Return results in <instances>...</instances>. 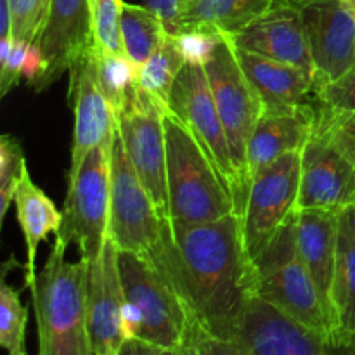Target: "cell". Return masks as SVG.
Returning <instances> with one entry per match:
<instances>
[{"label": "cell", "mask_w": 355, "mask_h": 355, "mask_svg": "<svg viewBox=\"0 0 355 355\" xmlns=\"http://www.w3.org/2000/svg\"><path fill=\"white\" fill-rule=\"evenodd\" d=\"M33 44L44 54L47 69L31 89L44 92L71 71L94 45L90 0H52L44 28Z\"/></svg>", "instance_id": "4fadbf2b"}, {"label": "cell", "mask_w": 355, "mask_h": 355, "mask_svg": "<svg viewBox=\"0 0 355 355\" xmlns=\"http://www.w3.org/2000/svg\"><path fill=\"white\" fill-rule=\"evenodd\" d=\"M312 104L335 114H355V66L333 82L312 90Z\"/></svg>", "instance_id": "f546056e"}, {"label": "cell", "mask_w": 355, "mask_h": 355, "mask_svg": "<svg viewBox=\"0 0 355 355\" xmlns=\"http://www.w3.org/2000/svg\"><path fill=\"white\" fill-rule=\"evenodd\" d=\"M118 253L120 250L110 236L101 255L87 263V321L96 355L120 354L125 343L121 333L125 295Z\"/></svg>", "instance_id": "5bb4252c"}, {"label": "cell", "mask_w": 355, "mask_h": 355, "mask_svg": "<svg viewBox=\"0 0 355 355\" xmlns=\"http://www.w3.org/2000/svg\"><path fill=\"white\" fill-rule=\"evenodd\" d=\"M163 121L170 217L184 222H211L236 214L232 194L194 135L170 111Z\"/></svg>", "instance_id": "277c9868"}, {"label": "cell", "mask_w": 355, "mask_h": 355, "mask_svg": "<svg viewBox=\"0 0 355 355\" xmlns=\"http://www.w3.org/2000/svg\"><path fill=\"white\" fill-rule=\"evenodd\" d=\"M163 110L148 94H135L128 106L116 116L127 155L139 179L155 201L159 218L170 217L166 186V139Z\"/></svg>", "instance_id": "30bf717a"}, {"label": "cell", "mask_w": 355, "mask_h": 355, "mask_svg": "<svg viewBox=\"0 0 355 355\" xmlns=\"http://www.w3.org/2000/svg\"><path fill=\"white\" fill-rule=\"evenodd\" d=\"M69 99L75 111V132L69 173L97 146L111 144L118 128L116 113L101 90L94 69V45L69 71Z\"/></svg>", "instance_id": "2e32d148"}, {"label": "cell", "mask_w": 355, "mask_h": 355, "mask_svg": "<svg viewBox=\"0 0 355 355\" xmlns=\"http://www.w3.org/2000/svg\"><path fill=\"white\" fill-rule=\"evenodd\" d=\"M118 266L125 300L142 315L139 340L170 349L196 343L200 326L151 257L120 250Z\"/></svg>", "instance_id": "8992f818"}, {"label": "cell", "mask_w": 355, "mask_h": 355, "mask_svg": "<svg viewBox=\"0 0 355 355\" xmlns=\"http://www.w3.org/2000/svg\"><path fill=\"white\" fill-rule=\"evenodd\" d=\"M196 347L200 355H246L234 342L208 335L201 328L196 331Z\"/></svg>", "instance_id": "e575fe53"}, {"label": "cell", "mask_w": 355, "mask_h": 355, "mask_svg": "<svg viewBox=\"0 0 355 355\" xmlns=\"http://www.w3.org/2000/svg\"><path fill=\"white\" fill-rule=\"evenodd\" d=\"M151 257L208 335L232 340L253 295V262L243 238V217L211 222L163 218Z\"/></svg>", "instance_id": "6da1fadb"}, {"label": "cell", "mask_w": 355, "mask_h": 355, "mask_svg": "<svg viewBox=\"0 0 355 355\" xmlns=\"http://www.w3.org/2000/svg\"><path fill=\"white\" fill-rule=\"evenodd\" d=\"M45 69H47V62H45L44 54H42L37 44H30L26 54V62H24L23 78L33 87L45 75Z\"/></svg>", "instance_id": "8d00e7d4"}, {"label": "cell", "mask_w": 355, "mask_h": 355, "mask_svg": "<svg viewBox=\"0 0 355 355\" xmlns=\"http://www.w3.org/2000/svg\"><path fill=\"white\" fill-rule=\"evenodd\" d=\"M184 64H186V61H184L182 52L177 44L175 35L166 33L163 44L139 68V89L148 94L153 101H156L163 110L168 111L173 83H175Z\"/></svg>", "instance_id": "d4e9b609"}, {"label": "cell", "mask_w": 355, "mask_h": 355, "mask_svg": "<svg viewBox=\"0 0 355 355\" xmlns=\"http://www.w3.org/2000/svg\"><path fill=\"white\" fill-rule=\"evenodd\" d=\"M347 3H349L350 9H352V12H354V16H355V0H347Z\"/></svg>", "instance_id": "ab89813d"}, {"label": "cell", "mask_w": 355, "mask_h": 355, "mask_svg": "<svg viewBox=\"0 0 355 355\" xmlns=\"http://www.w3.org/2000/svg\"><path fill=\"white\" fill-rule=\"evenodd\" d=\"M314 104L307 103L286 113H263L248 148L252 179L260 168L290 153H302L314 130Z\"/></svg>", "instance_id": "ffe728a7"}, {"label": "cell", "mask_w": 355, "mask_h": 355, "mask_svg": "<svg viewBox=\"0 0 355 355\" xmlns=\"http://www.w3.org/2000/svg\"><path fill=\"white\" fill-rule=\"evenodd\" d=\"M252 262L253 295L318 333L335 350L331 315L298 253L297 214L277 231L266 250Z\"/></svg>", "instance_id": "3957f363"}, {"label": "cell", "mask_w": 355, "mask_h": 355, "mask_svg": "<svg viewBox=\"0 0 355 355\" xmlns=\"http://www.w3.org/2000/svg\"><path fill=\"white\" fill-rule=\"evenodd\" d=\"M162 218L139 179L116 128L110 155V236L118 250L149 253L159 239Z\"/></svg>", "instance_id": "ba28073f"}, {"label": "cell", "mask_w": 355, "mask_h": 355, "mask_svg": "<svg viewBox=\"0 0 355 355\" xmlns=\"http://www.w3.org/2000/svg\"><path fill=\"white\" fill-rule=\"evenodd\" d=\"M276 0H193L182 6L172 35L207 31L234 37L274 7Z\"/></svg>", "instance_id": "7402d4cb"}, {"label": "cell", "mask_w": 355, "mask_h": 355, "mask_svg": "<svg viewBox=\"0 0 355 355\" xmlns=\"http://www.w3.org/2000/svg\"><path fill=\"white\" fill-rule=\"evenodd\" d=\"M184 2V6H186V3H189V2H193V0H182Z\"/></svg>", "instance_id": "60d3db41"}, {"label": "cell", "mask_w": 355, "mask_h": 355, "mask_svg": "<svg viewBox=\"0 0 355 355\" xmlns=\"http://www.w3.org/2000/svg\"><path fill=\"white\" fill-rule=\"evenodd\" d=\"M28 168L19 141L9 134L0 137V222L6 218L14 194Z\"/></svg>", "instance_id": "83f0119b"}, {"label": "cell", "mask_w": 355, "mask_h": 355, "mask_svg": "<svg viewBox=\"0 0 355 355\" xmlns=\"http://www.w3.org/2000/svg\"><path fill=\"white\" fill-rule=\"evenodd\" d=\"M338 215L340 210H318V208L297 211L298 253L321 293L331 321V290L335 281L336 248H338Z\"/></svg>", "instance_id": "d6986e66"}, {"label": "cell", "mask_w": 355, "mask_h": 355, "mask_svg": "<svg viewBox=\"0 0 355 355\" xmlns=\"http://www.w3.org/2000/svg\"><path fill=\"white\" fill-rule=\"evenodd\" d=\"M28 47H30V42L14 40L9 58L0 66V96L2 97L7 96L23 78Z\"/></svg>", "instance_id": "d6a6232c"}, {"label": "cell", "mask_w": 355, "mask_h": 355, "mask_svg": "<svg viewBox=\"0 0 355 355\" xmlns=\"http://www.w3.org/2000/svg\"><path fill=\"white\" fill-rule=\"evenodd\" d=\"M335 350L355 355V205L338 215V248L331 290Z\"/></svg>", "instance_id": "44dd1931"}, {"label": "cell", "mask_w": 355, "mask_h": 355, "mask_svg": "<svg viewBox=\"0 0 355 355\" xmlns=\"http://www.w3.org/2000/svg\"><path fill=\"white\" fill-rule=\"evenodd\" d=\"M12 12V38L33 44L44 28L52 0H9Z\"/></svg>", "instance_id": "4dcf8cb0"}, {"label": "cell", "mask_w": 355, "mask_h": 355, "mask_svg": "<svg viewBox=\"0 0 355 355\" xmlns=\"http://www.w3.org/2000/svg\"><path fill=\"white\" fill-rule=\"evenodd\" d=\"M120 355H200L196 343L186 347H175V349H170V347H162L155 345V343H148L144 340H127V342L121 345Z\"/></svg>", "instance_id": "836d02e7"}, {"label": "cell", "mask_w": 355, "mask_h": 355, "mask_svg": "<svg viewBox=\"0 0 355 355\" xmlns=\"http://www.w3.org/2000/svg\"><path fill=\"white\" fill-rule=\"evenodd\" d=\"M298 10L311 49L315 89L355 66V16L347 0H304Z\"/></svg>", "instance_id": "7c38bea8"}, {"label": "cell", "mask_w": 355, "mask_h": 355, "mask_svg": "<svg viewBox=\"0 0 355 355\" xmlns=\"http://www.w3.org/2000/svg\"><path fill=\"white\" fill-rule=\"evenodd\" d=\"M182 6V0H146V7H149L153 12L162 17L168 33H172V30L175 28Z\"/></svg>", "instance_id": "d590c367"}, {"label": "cell", "mask_w": 355, "mask_h": 355, "mask_svg": "<svg viewBox=\"0 0 355 355\" xmlns=\"http://www.w3.org/2000/svg\"><path fill=\"white\" fill-rule=\"evenodd\" d=\"M302 153H290L253 175L243 214V238L250 259H257L270 239L298 211Z\"/></svg>", "instance_id": "9c48e42d"}, {"label": "cell", "mask_w": 355, "mask_h": 355, "mask_svg": "<svg viewBox=\"0 0 355 355\" xmlns=\"http://www.w3.org/2000/svg\"><path fill=\"white\" fill-rule=\"evenodd\" d=\"M12 38V12L9 0H0V40Z\"/></svg>", "instance_id": "74e56055"}, {"label": "cell", "mask_w": 355, "mask_h": 355, "mask_svg": "<svg viewBox=\"0 0 355 355\" xmlns=\"http://www.w3.org/2000/svg\"><path fill=\"white\" fill-rule=\"evenodd\" d=\"M168 111L175 114L194 135L198 144L220 173L222 180L234 200L236 184H238L236 170L205 66L187 64V62L182 66L173 83Z\"/></svg>", "instance_id": "8fae6325"}, {"label": "cell", "mask_w": 355, "mask_h": 355, "mask_svg": "<svg viewBox=\"0 0 355 355\" xmlns=\"http://www.w3.org/2000/svg\"><path fill=\"white\" fill-rule=\"evenodd\" d=\"M111 144L94 148L78 170L68 175L62 224L55 234L68 245H75L80 259L87 263L101 255L110 238Z\"/></svg>", "instance_id": "52a82bcc"}, {"label": "cell", "mask_w": 355, "mask_h": 355, "mask_svg": "<svg viewBox=\"0 0 355 355\" xmlns=\"http://www.w3.org/2000/svg\"><path fill=\"white\" fill-rule=\"evenodd\" d=\"M28 311L21 304L19 291L7 283L0 288V345L7 355L26 354Z\"/></svg>", "instance_id": "4316f807"}, {"label": "cell", "mask_w": 355, "mask_h": 355, "mask_svg": "<svg viewBox=\"0 0 355 355\" xmlns=\"http://www.w3.org/2000/svg\"><path fill=\"white\" fill-rule=\"evenodd\" d=\"M68 243L55 236L44 269L30 284L38 355H96L87 321V262H68Z\"/></svg>", "instance_id": "7a4b0ae2"}, {"label": "cell", "mask_w": 355, "mask_h": 355, "mask_svg": "<svg viewBox=\"0 0 355 355\" xmlns=\"http://www.w3.org/2000/svg\"><path fill=\"white\" fill-rule=\"evenodd\" d=\"M94 69L101 90L118 116L139 92V68L127 55L106 52L94 44Z\"/></svg>", "instance_id": "484cf974"}, {"label": "cell", "mask_w": 355, "mask_h": 355, "mask_svg": "<svg viewBox=\"0 0 355 355\" xmlns=\"http://www.w3.org/2000/svg\"><path fill=\"white\" fill-rule=\"evenodd\" d=\"M177 44H179L182 58L187 64H200L205 66L208 59L214 55L218 42L222 37L207 31H184V33L175 35Z\"/></svg>", "instance_id": "1f68e13d"}, {"label": "cell", "mask_w": 355, "mask_h": 355, "mask_svg": "<svg viewBox=\"0 0 355 355\" xmlns=\"http://www.w3.org/2000/svg\"><path fill=\"white\" fill-rule=\"evenodd\" d=\"M14 205L17 211V222L23 231L26 243V274L24 284L26 288L37 277L35 260H37L38 246L45 241L49 234H58L62 224V214L55 208L51 198L31 180L28 168L14 194Z\"/></svg>", "instance_id": "603a6c76"}, {"label": "cell", "mask_w": 355, "mask_h": 355, "mask_svg": "<svg viewBox=\"0 0 355 355\" xmlns=\"http://www.w3.org/2000/svg\"><path fill=\"white\" fill-rule=\"evenodd\" d=\"M298 210H343L355 205V165L312 132L302 151Z\"/></svg>", "instance_id": "9a60e30c"}, {"label": "cell", "mask_w": 355, "mask_h": 355, "mask_svg": "<svg viewBox=\"0 0 355 355\" xmlns=\"http://www.w3.org/2000/svg\"><path fill=\"white\" fill-rule=\"evenodd\" d=\"M121 0H90L94 44L106 52L125 54L121 42Z\"/></svg>", "instance_id": "f1b7e54d"}, {"label": "cell", "mask_w": 355, "mask_h": 355, "mask_svg": "<svg viewBox=\"0 0 355 355\" xmlns=\"http://www.w3.org/2000/svg\"><path fill=\"white\" fill-rule=\"evenodd\" d=\"M113 355H120V354H113Z\"/></svg>", "instance_id": "b9f144b4"}, {"label": "cell", "mask_w": 355, "mask_h": 355, "mask_svg": "<svg viewBox=\"0 0 355 355\" xmlns=\"http://www.w3.org/2000/svg\"><path fill=\"white\" fill-rule=\"evenodd\" d=\"M236 49V58L262 101L263 113H286L309 103L314 75L298 66Z\"/></svg>", "instance_id": "ac0fdd59"}, {"label": "cell", "mask_w": 355, "mask_h": 355, "mask_svg": "<svg viewBox=\"0 0 355 355\" xmlns=\"http://www.w3.org/2000/svg\"><path fill=\"white\" fill-rule=\"evenodd\" d=\"M208 82L214 92L215 104L227 135L229 151L236 170V214H245L248 201L252 173L248 166V148L257 123L263 114L262 101L246 78L238 58L234 44L222 37L214 55L205 64Z\"/></svg>", "instance_id": "5b68a950"}, {"label": "cell", "mask_w": 355, "mask_h": 355, "mask_svg": "<svg viewBox=\"0 0 355 355\" xmlns=\"http://www.w3.org/2000/svg\"><path fill=\"white\" fill-rule=\"evenodd\" d=\"M302 2H304V0H276V2H274V3H286V6L298 7Z\"/></svg>", "instance_id": "f35d334b"}, {"label": "cell", "mask_w": 355, "mask_h": 355, "mask_svg": "<svg viewBox=\"0 0 355 355\" xmlns=\"http://www.w3.org/2000/svg\"><path fill=\"white\" fill-rule=\"evenodd\" d=\"M162 17L149 7L125 3L121 9V42L127 58L141 68L166 37Z\"/></svg>", "instance_id": "cb8c5ba5"}, {"label": "cell", "mask_w": 355, "mask_h": 355, "mask_svg": "<svg viewBox=\"0 0 355 355\" xmlns=\"http://www.w3.org/2000/svg\"><path fill=\"white\" fill-rule=\"evenodd\" d=\"M227 38L243 51L298 66L314 75L311 49L298 7L274 3L266 16Z\"/></svg>", "instance_id": "e0dca14e"}]
</instances>
